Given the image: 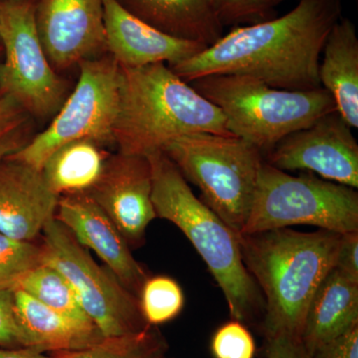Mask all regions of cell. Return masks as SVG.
Here are the masks:
<instances>
[{
    "label": "cell",
    "mask_w": 358,
    "mask_h": 358,
    "mask_svg": "<svg viewBox=\"0 0 358 358\" xmlns=\"http://www.w3.org/2000/svg\"><path fill=\"white\" fill-rule=\"evenodd\" d=\"M341 11L343 0H300L281 17L237 26L169 68L187 83L209 75H241L288 91L320 88V55Z\"/></svg>",
    "instance_id": "6da1fadb"
},
{
    "label": "cell",
    "mask_w": 358,
    "mask_h": 358,
    "mask_svg": "<svg viewBox=\"0 0 358 358\" xmlns=\"http://www.w3.org/2000/svg\"><path fill=\"white\" fill-rule=\"evenodd\" d=\"M339 238L331 231L301 233L289 228L239 234L245 267L265 301L266 338H301L308 305L334 267Z\"/></svg>",
    "instance_id": "7a4b0ae2"
},
{
    "label": "cell",
    "mask_w": 358,
    "mask_h": 358,
    "mask_svg": "<svg viewBox=\"0 0 358 358\" xmlns=\"http://www.w3.org/2000/svg\"><path fill=\"white\" fill-rule=\"evenodd\" d=\"M197 133L234 136L222 112L169 66L120 67L114 127L120 152L148 155L178 136Z\"/></svg>",
    "instance_id": "3957f363"
},
{
    "label": "cell",
    "mask_w": 358,
    "mask_h": 358,
    "mask_svg": "<svg viewBox=\"0 0 358 358\" xmlns=\"http://www.w3.org/2000/svg\"><path fill=\"white\" fill-rule=\"evenodd\" d=\"M147 157L152 167V199L157 218L173 223L192 242L222 289L233 320L244 324L263 320L265 301L245 267L239 234L195 196L162 150Z\"/></svg>",
    "instance_id": "277c9868"
},
{
    "label": "cell",
    "mask_w": 358,
    "mask_h": 358,
    "mask_svg": "<svg viewBox=\"0 0 358 358\" xmlns=\"http://www.w3.org/2000/svg\"><path fill=\"white\" fill-rule=\"evenodd\" d=\"M222 112L232 136L265 155L289 134L336 110L326 89L288 91L241 75H209L190 82Z\"/></svg>",
    "instance_id": "5b68a950"
},
{
    "label": "cell",
    "mask_w": 358,
    "mask_h": 358,
    "mask_svg": "<svg viewBox=\"0 0 358 358\" xmlns=\"http://www.w3.org/2000/svg\"><path fill=\"white\" fill-rule=\"evenodd\" d=\"M162 150L199 188L202 201L240 234L253 203L262 152L237 136L209 133L178 136Z\"/></svg>",
    "instance_id": "8992f818"
},
{
    "label": "cell",
    "mask_w": 358,
    "mask_h": 358,
    "mask_svg": "<svg viewBox=\"0 0 358 358\" xmlns=\"http://www.w3.org/2000/svg\"><path fill=\"white\" fill-rule=\"evenodd\" d=\"M317 226L338 234L358 231L355 188L303 173L292 176L264 160L249 217L240 234Z\"/></svg>",
    "instance_id": "52a82bcc"
},
{
    "label": "cell",
    "mask_w": 358,
    "mask_h": 358,
    "mask_svg": "<svg viewBox=\"0 0 358 358\" xmlns=\"http://www.w3.org/2000/svg\"><path fill=\"white\" fill-rule=\"evenodd\" d=\"M78 66L80 76L76 87L48 128L7 157L41 171L48 157L70 141L86 138L102 147L115 145L120 66L108 53Z\"/></svg>",
    "instance_id": "ba28073f"
},
{
    "label": "cell",
    "mask_w": 358,
    "mask_h": 358,
    "mask_svg": "<svg viewBox=\"0 0 358 358\" xmlns=\"http://www.w3.org/2000/svg\"><path fill=\"white\" fill-rule=\"evenodd\" d=\"M36 0H0V96L35 119L54 117L69 96V85L53 69L35 22Z\"/></svg>",
    "instance_id": "9c48e42d"
},
{
    "label": "cell",
    "mask_w": 358,
    "mask_h": 358,
    "mask_svg": "<svg viewBox=\"0 0 358 358\" xmlns=\"http://www.w3.org/2000/svg\"><path fill=\"white\" fill-rule=\"evenodd\" d=\"M42 236L44 263L64 275L103 338L138 333L148 327L138 296L124 288L107 268L99 265L57 219L47 223Z\"/></svg>",
    "instance_id": "30bf717a"
},
{
    "label": "cell",
    "mask_w": 358,
    "mask_h": 358,
    "mask_svg": "<svg viewBox=\"0 0 358 358\" xmlns=\"http://www.w3.org/2000/svg\"><path fill=\"white\" fill-rule=\"evenodd\" d=\"M352 129L334 110L282 138L264 160L281 171H308L357 189L358 143Z\"/></svg>",
    "instance_id": "8fae6325"
},
{
    "label": "cell",
    "mask_w": 358,
    "mask_h": 358,
    "mask_svg": "<svg viewBox=\"0 0 358 358\" xmlns=\"http://www.w3.org/2000/svg\"><path fill=\"white\" fill-rule=\"evenodd\" d=\"M35 22L57 73L108 53L103 0H36Z\"/></svg>",
    "instance_id": "7c38bea8"
},
{
    "label": "cell",
    "mask_w": 358,
    "mask_h": 358,
    "mask_svg": "<svg viewBox=\"0 0 358 358\" xmlns=\"http://www.w3.org/2000/svg\"><path fill=\"white\" fill-rule=\"evenodd\" d=\"M152 167L147 155H110L103 173L88 192L117 226L131 248L145 242L157 218L152 199Z\"/></svg>",
    "instance_id": "4fadbf2b"
},
{
    "label": "cell",
    "mask_w": 358,
    "mask_h": 358,
    "mask_svg": "<svg viewBox=\"0 0 358 358\" xmlns=\"http://www.w3.org/2000/svg\"><path fill=\"white\" fill-rule=\"evenodd\" d=\"M55 218L80 245L92 250L122 286L138 296L148 275L131 255L117 226L88 193L59 197Z\"/></svg>",
    "instance_id": "5bb4252c"
},
{
    "label": "cell",
    "mask_w": 358,
    "mask_h": 358,
    "mask_svg": "<svg viewBox=\"0 0 358 358\" xmlns=\"http://www.w3.org/2000/svg\"><path fill=\"white\" fill-rule=\"evenodd\" d=\"M58 201L41 171L10 157L0 162V233L34 241L55 218Z\"/></svg>",
    "instance_id": "9a60e30c"
},
{
    "label": "cell",
    "mask_w": 358,
    "mask_h": 358,
    "mask_svg": "<svg viewBox=\"0 0 358 358\" xmlns=\"http://www.w3.org/2000/svg\"><path fill=\"white\" fill-rule=\"evenodd\" d=\"M107 51L120 67L138 68L169 63L178 64L206 46L169 36L136 18L117 0H103Z\"/></svg>",
    "instance_id": "2e32d148"
},
{
    "label": "cell",
    "mask_w": 358,
    "mask_h": 358,
    "mask_svg": "<svg viewBox=\"0 0 358 358\" xmlns=\"http://www.w3.org/2000/svg\"><path fill=\"white\" fill-rule=\"evenodd\" d=\"M129 13L176 38L211 46L223 36L212 0H117Z\"/></svg>",
    "instance_id": "e0dca14e"
},
{
    "label": "cell",
    "mask_w": 358,
    "mask_h": 358,
    "mask_svg": "<svg viewBox=\"0 0 358 358\" xmlns=\"http://www.w3.org/2000/svg\"><path fill=\"white\" fill-rule=\"evenodd\" d=\"M13 292L16 315L28 348L41 352H73L103 338L93 322L56 312L20 289Z\"/></svg>",
    "instance_id": "ac0fdd59"
},
{
    "label": "cell",
    "mask_w": 358,
    "mask_h": 358,
    "mask_svg": "<svg viewBox=\"0 0 358 358\" xmlns=\"http://www.w3.org/2000/svg\"><path fill=\"white\" fill-rule=\"evenodd\" d=\"M355 324H358V282L334 268L308 305L301 343L312 355Z\"/></svg>",
    "instance_id": "d6986e66"
},
{
    "label": "cell",
    "mask_w": 358,
    "mask_h": 358,
    "mask_svg": "<svg viewBox=\"0 0 358 358\" xmlns=\"http://www.w3.org/2000/svg\"><path fill=\"white\" fill-rule=\"evenodd\" d=\"M320 61V87L326 89L336 110L352 129L358 128V38L355 23L343 18L327 36Z\"/></svg>",
    "instance_id": "ffe728a7"
},
{
    "label": "cell",
    "mask_w": 358,
    "mask_h": 358,
    "mask_svg": "<svg viewBox=\"0 0 358 358\" xmlns=\"http://www.w3.org/2000/svg\"><path fill=\"white\" fill-rule=\"evenodd\" d=\"M91 140H76L56 150L41 169L45 182L57 196L88 193L103 173L110 152Z\"/></svg>",
    "instance_id": "44dd1931"
},
{
    "label": "cell",
    "mask_w": 358,
    "mask_h": 358,
    "mask_svg": "<svg viewBox=\"0 0 358 358\" xmlns=\"http://www.w3.org/2000/svg\"><path fill=\"white\" fill-rule=\"evenodd\" d=\"M11 289H20L47 307L73 319L90 322L64 275L47 263L20 278Z\"/></svg>",
    "instance_id": "7402d4cb"
},
{
    "label": "cell",
    "mask_w": 358,
    "mask_h": 358,
    "mask_svg": "<svg viewBox=\"0 0 358 358\" xmlns=\"http://www.w3.org/2000/svg\"><path fill=\"white\" fill-rule=\"evenodd\" d=\"M166 341L154 327L138 333L103 338L73 352L53 353L57 358H164Z\"/></svg>",
    "instance_id": "603a6c76"
},
{
    "label": "cell",
    "mask_w": 358,
    "mask_h": 358,
    "mask_svg": "<svg viewBox=\"0 0 358 358\" xmlns=\"http://www.w3.org/2000/svg\"><path fill=\"white\" fill-rule=\"evenodd\" d=\"M138 299L143 320L152 327L176 319L185 303L180 285L167 275L148 277L141 287Z\"/></svg>",
    "instance_id": "cb8c5ba5"
},
{
    "label": "cell",
    "mask_w": 358,
    "mask_h": 358,
    "mask_svg": "<svg viewBox=\"0 0 358 358\" xmlns=\"http://www.w3.org/2000/svg\"><path fill=\"white\" fill-rule=\"evenodd\" d=\"M43 245L22 241L0 233V289L13 288L26 273L44 263Z\"/></svg>",
    "instance_id": "d4e9b609"
},
{
    "label": "cell",
    "mask_w": 358,
    "mask_h": 358,
    "mask_svg": "<svg viewBox=\"0 0 358 358\" xmlns=\"http://www.w3.org/2000/svg\"><path fill=\"white\" fill-rule=\"evenodd\" d=\"M29 117L13 99L0 96V162L31 140L28 136Z\"/></svg>",
    "instance_id": "484cf974"
},
{
    "label": "cell",
    "mask_w": 358,
    "mask_h": 358,
    "mask_svg": "<svg viewBox=\"0 0 358 358\" xmlns=\"http://www.w3.org/2000/svg\"><path fill=\"white\" fill-rule=\"evenodd\" d=\"M219 20L225 26L256 24L277 17L275 0H212Z\"/></svg>",
    "instance_id": "4316f807"
},
{
    "label": "cell",
    "mask_w": 358,
    "mask_h": 358,
    "mask_svg": "<svg viewBox=\"0 0 358 358\" xmlns=\"http://www.w3.org/2000/svg\"><path fill=\"white\" fill-rule=\"evenodd\" d=\"M211 352L215 358H254L255 341L244 324L232 320L214 334Z\"/></svg>",
    "instance_id": "83f0119b"
},
{
    "label": "cell",
    "mask_w": 358,
    "mask_h": 358,
    "mask_svg": "<svg viewBox=\"0 0 358 358\" xmlns=\"http://www.w3.org/2000/svg\"><path fill=\"white\" fill-rule=\"evenodd\" d=\"M0 348H27L16 315L13 289H0Z\"/></svg>",
    "instance_id": "f1b7e54d"
},
{
    "label": "cell",
    "mask_w": 358,
    "mask_h": 358,
    "mask_svg": "<svg viewBox=\"0 0 358 358\" xmlns=\"http://www.w3.org/2000/svg\"><path fill=\"white\" fill-rule=\"evenodd\" d=\"M334 268L358 282V231L341 235Z\"/></svg>",
    "instance_id": "f546056e"
},
{
    "label": "cell",
    "mask_w": 358,
    "mask_h": 358,
    "mask_svg": "<svg viewBox=\"0 0 358 358\" xmlns=\"http://www.w3.org/2000/svg\"><path fill=\"white\" fill-rule=\"evenodd\" d=\"M312 358H358V324L320 346Z\"/></svg>",
    "instance_id": "4dcf8cb0"
},
{
    "label": "cell",
    "mask_w": 358,
    "mask_h": 358,
    "mask_svg": "<svg viewBox=\"0 0 358 358\" xmlns=\"http://www.w3.org/2000/svg\"><path fill=\"white\" fill-rule=\"evenodd\" d=\"M265 353L267 358H312L301 339L288 336L266 338Z\"/></svg>",
    "instance_id": "1f68e13d"
},
{
    "label": "cell",
    "mask_w": 358,
    "mask_h": 358,
    "mask_svg": "<svg viewBox=\"0 0 358 358\" xmlns=\"http://www.w3.org/2000/svg\"><path fill=\"white\" fill-rule=\"evenodd\" d=\"M0 358H57L55 355H44V352L28 348H0Z\"/></svg>",
    "instance_id": "d6a6232c"
},
{
    "label": "cell",
    "mask_w": 358,
    "mask_h": 358,
    "mask_svg": "<svg viewBox=\"0 0 358 358\" xmlns=\"http://www.w3.org/2000/svg\"><path fill=\"white\" fill-rule=\"evenodd\" d=\"M282 1H285V0H275V6H279V4L281 3V2Z\"/></svg>",
    "instance_id": "836d02e7"
},
{
    "label": "cell",
    "mask_w": 358,
    "mask_h": 358,
    "mask_svg": "<svg viewBox=\"0 0 358 358\" xmlns=\"http://www.w3.org/2000/svg\"><path fill=\"white\" fill-rule=\"evenodd\" d=\"M1 55H3V51H2V47L0 46V62H1Z\"/></svg>",
    "instance_id": "e575fe53"
},
{
    "label": "cell",
    "mask_w": 358,
    "mask_h": 358,
    "mask_svg": "<svg viewBox=\"0 0 358 358\" xmlns=\"http://www.w3.org/2000/svg\"><path fill=\"white\" fill-rule=\"evenodd\" d=\"M0 46H1V40H0Z\"/></svg>",
    "instance_id": "d590c367"
}]
</instances>
